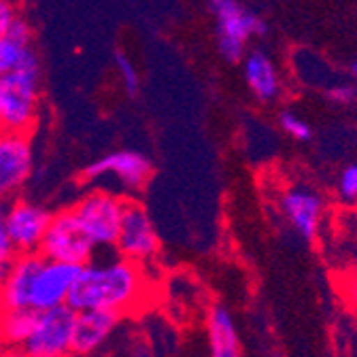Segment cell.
<instances>
[{"instance_id": "obj_1", "label": "cell", "mask_w": 357, "mask_h": 357, "mask_svg": "<svg viewBox=\"0 0 357 357\" xmlns=\"http://www.w3.org/2000/svg\"><path fill=\"white\" fill-rule=\"evenodd\" d=\"M151 294L147 268L128 257H111L107 261H89L68 296L73 310H109L123 317L145 304Z\"/></svg>"}, {"instance_id": "obj_2", "label": "cell", "mask_w": 357, "mask_h": 357, "mask_svg": "<svg viewBox=\"0 0 357 357\" xmlns=\"http://www.w3.org/2000/svg\"><path fill=\"white\" fill-rule=\"evenodd\" d=\"M40 111V60L32 50L26 60L0 79V128L32 134Z\"/></svg>"}, {"instance_id": "obj_3", "label": "cell", "mask_w": 357, "mask_h": 357, "mask_svg": "<svg viewBox=\"0 0 357 357\" xmlns=\"http://www.w3.org/2000/svg\"><path fill=\"white\" fill-rule=\"evenodd\" d=\"M128 198L111 190L96 188L83 194L75 204L81 226L98 249H115Z\"/></svg>"}, {"instance_id": "obj_4", "label": "cell", "mask_w": 357, "mask_h": 357, "mask_svg": "<svg viewBox=\"0 0 357 357\" xmlns=\"http://www.w3.org/2000/svg\"><path fill=\"white\" fill-rule=\"evenodd\" d=\"M208 7L217 22V50L228 62L243 60L247 40L268 32L266 22L238 0H208Z\"/></svg>"}, {"instance_id": "obj_5", "label": "cell", "mask_w": 357, "mask_h": 357, "mask_svg": "<svg viewBox=\"0 0 357 357\" xmlns=\"http://www.w3.org/2000/svg\"><path fill=\"white\" fill-rule=\"evenodd\" d=\"M98 247L89 238L73 206L52 215L50 228L45 232L38 253L47 259L85 266L94 259Z\"/></svg>"}, {"instance_id": "obj_6", "label": "cell", "mask_w": 357, "mask_h": 357, "mask_svg": "<svg viewBox=\"0 0 357 357\" xmlns=\"http://www.w3.org/2000/svg\"><path fill=\"white\" fill-rule=\"evenodd\" d=\"M32 174V134L0 128V202L20 198Z\"/></svg>"}, {"instance_id": "obj_7", "label": "cell", "mask_w": 357, "mask_h": 357, "mask_svg": "<svg viewBox=\"0 0 357 357\" xmlns=\"http://www.w3.org/2000/svg\"><path fill=\"white\" fill-rule=\"evenodd\" d=\"M75 310L64 304L38 312L36 326L20 347L26 357H75Z\"/></svg>"}, {"instance_id": "obj_8", "label": "cell", "mask_w": 357, "mask_h": 357, "mask_svg": "<svg viewBox=\"0 0 357 357\" xmlns=\"http://www.w3.org/2000/svg\"><path fill=\"white\" fill-rule=\"evenodd\" d=\"M81 176H83V181H89V183H100L102 178L111 176L130 194H139L151 181L153 164L141 151L119 149V151H111V153L102 155L100 160L85 166Z\"/></svg>"}, {"instance_id": "obj_9", "label": "cell", "mask_w": 357, "mask_h": 357, "mask_svg": "<svg viewBox=\"0 0 357 357\" xmlns=\"http://www.w3.org/2000/svg\"><path fill=\"white\" fill-rule=\"evenodd\" d=\"M160 249H162V241L149 213L141 202L128 198L115 251L121 257H128L147 268V264H151L158 257Z\"/></svg>"}, {"instance_id": "obj_10", "label": "cell", "mask_w": 357, "mask_h": 357, "mask_svg": "<svg viewBox=\"0 0 357 357\" xmlns=\"http://www.w3.org/2000/svg\"><path fill=\"white\" fill-rule=\"evenodd\" d=\"M79 273H81V266L43 257L32 277L30 308L43 312V310H52V308L68 304V296L73 291V285Z\"/></svg>"}, {"instance_id": "obj_11", "label": "cell", "mask_w": 357, "mask_h": 357, "mask_svg": "<svg viewBox=\"0 0 357 357\" xmlns=\"http://www.w3.org/2000/svg\"><path fill=\"white\" fill-rule=\"evenodd\" d=\"M52 215L43 204L22 196L7 202V230L17 253H38Z\"/></svg>"}, {"instance_id": "obj_12", "label": "cell", "mask_w": 357, "mask_h": 357, "mask_svg": "<svg viewBox=\"0 0 357 357\" xmlns=\"http://www.w3.org/2000/svg\"><path fill=\"white\" fill-rule=\"evenodd\" d=\"M281 211L304 241H315L321 226L324 198L306 185H294L281 196Z\"/></svg>"}, {"instance_id": "obj_13", "label": "cell", "mask_w": 357, "mask_h": 357, "mask_svg": "<svg viewBox=\"0 0 357 357\" xmlns=\"http://www.w3.org/2000/svg\"><path fill=\"white\" fill-rule=\"evenodd\" d=\"M119 319V315L109 310H75V355H89L98 351L111 338Z\"/></svg>"}, {"instance_id": "obj_14", "label": "cell", "mask_w": 357, "mask_h": 357, "mask_svg": "<svg viewBox=\"0 0 357 357\" xmlns=\"http://www.w3.org/2000/svg\"><path fill=\"white\" fill-rule=\"evenodd\" d=\"M40 259V253H17L7 275L0 279V308H30L32 277Z\"/></svg>"}, {"instance_id": "obj_15", "label": "cell", "mask_w": 357, "mask_h": 357, "mask_svg": "<svg viewBox=\"0 0 357 357\" xmlns=\"http://www.w3.org/2000/svg\"><path fill=\"white\" fill-rule=\"evenodd\" d=\"M206 332H208L211 357H243L236 324L232 312L226 306L215 304L208 310Z\"/></svg>"}, {"instance_id": "obj_16", "label": "cell", "mask_w": 357, "mask_h": 357, "mask_svg": "<svg viewBox=\"0 0 357 357\" xmlns=\"http://www.w3.org/2000/svg\"><path fill=\"white\" fill-rule=\"evenodd\" d=\"M245 79L251 87V92L268 102L275 100L281 92V81H279V73L273 64V60L268 58L264 52L255 50L247 56L245 60Z\"/></svg>"}, {"instance_id": "obj_17", "label": "cell", "mask_w": 357, "mask_h": 357, "mask_svg": "<svg viewBox=\"0 0 357 357\" xmlns=\"http://www.w3.org/2000/svg\"><path fill=\"white\" fill-rule=\"evenodd\" d=\"M32 50V28L24 17H17L11 30L0 36V79L13 73Z\"/></svg>"}, {"instance_id": "obj_18", "label": "cell", "mask_w": 357, "mask_h": 357, "mask_svg": "<svg viewBox=\"0 0 357 357\" xmlns=\"http://www.w3.org/2000/svg\"><path fill=\"white\" fill-rule=\"evenodd\" d=\"M38 319L34 308H0V349H20Z\"/></svg>"}, {"instance_id": "obj_19", "label": "cell", "mask_w": 357, "mask_h": 357, "mask_svg": "<svg viewBox=\"0 0 357 357\" xmlns=\"http://www.w3.org/2000/svg\"><path fill=\"white\" fill-rule=\"evenodd\" d=\"M115 68L119 73V79L123 83V89L128 92V96H137L139 94V87H141V77L137 66L132 64V60L128 58V54L123 50H115Z\"/></svg>"}, {"instance_id": "obj_20", "label": "cell", "mask_w": 357, "mask_h": 357, "mask_svg": "<svg viewBox=\"0 0 357 357\" xmlns=\"http://www.w3.org/2000/svg\"><path fill=\"white\" fill-rule=\"evenodd\" d=\"M15 257H17V251L7 230V202H0V279L7 275Z\"/></svg>"}, {"instance_id": "obj_21", "label": "cell", "mask_w": 357, "mask_h": 357, "mask_svg": "<svg viewBox=\"0 0 357 357\" xmlns=\"http://www.w3.org/2000/svg\"><path fill=\"white\" fill-rule=\"evenodd\" d=\"M279 121H281L283 130H285L287 134H291V137H294L296 141H310V137H312L310 126H308L302 117H298L296 113L283 111L281 117H279Z\"/></svg>"}, {"instance_id": "obj_22", "label": "cell", "mask_w": 357, "mask_h": 357, "mask_svg": "<svg viewBox=\"0 0 357 357\" xmlns=\"http://www.w3.org/2000/svg\"><path fill=\"white\" fill-rule=\"evenodd\" d=\"M338 194L347 202H357V164H351L342 170L338 181Z\"/></svg>"}, {"instance_id": "obj_23", "label": "cell", "mask_w": 357, "mask_h": 357, "mask_svg": "<svg viewBox=\"0 0 357 357\" xmlns=\"http://www.w3.org/2000/svg\"><path fill=\"white\" fill-rule=\"evenodd\" d=\"M17 17H20V13L11 0H0V36H5L11 30V26Z\"/></svg>"}, {"instance_id": "obj_24", "label": "cell", "mask_w": 357, "mask_h": 357, "mask_svg": "<svg viewBox=\"0 0 357 357\" xmlns=\"http://www.w3.org/2000/svg\"><path fill=\"white\" fill-rule=\"evenodd\" d=\"M328 96L334 100V102H340V105H351L355 98H357V89L353 85H334L328 89Z\"/></svg>"}, {"instance_id": "obj_25", "label": "cell", "mask_w": 357, "mask_h": 357, "mask_svg": "<svg viewBox=\"0 0 357 357\" xmlns=\"http://www.w3.org/2000/svg\"><path fill=\"white\" fill-rule=\"evenodd\" d=\"M351 70H353V75H355V77H357V62H355V64H353V66H351Z\"/></svg>"}, {"instance_id": "obj_26", "label": "cell", "mask_w": 357, "mask_h": 357, "mask_svg": "<svg viewBox=\"0 0 357 357\" xmlns=\"http://www.w3.org/2000/svg\"><path fill=\"white\" fill-rule=\"evenodd\" d=\"M353 264H355V271H357V253H355V257H353Z\"/></svg>"}, {"instance_id": "obj_27", "label": "cell", "mask_w": 357, "mask_h": 357, "mask_svg": "<svg viewBox=\"0 0 357 357\" xmlns=\"http://www.w3.org/2000/svg\"><path fill=\"white\" fill-rule=\"evenodd\" d=\"M275 357H283V355H275Z\"/></svg>"}]
</instances>
